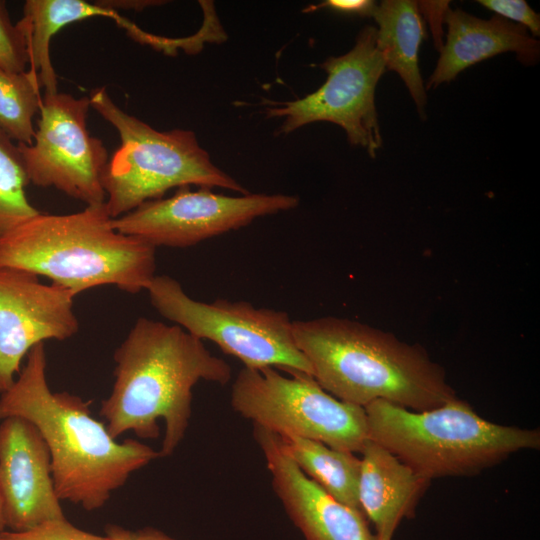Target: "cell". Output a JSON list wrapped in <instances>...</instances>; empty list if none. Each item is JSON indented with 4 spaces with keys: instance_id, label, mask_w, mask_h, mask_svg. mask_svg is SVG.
<instances>
[{
    "instance_id": "obj_6",
    "label": "cell",
    "mask_w": 540,
    "mask_h": 540,
    "mask_svg": "<svg viewBox=\"0 0 540 540\" xmlns=\"http://www.w3.org/2000/svg\"><path fill=\"white\" fill-rule=\"evenodd\" d=\"M89 99L90 106L118 131L121 139L102 180L111 218L160 199L172 188L195 185L249 193L211 161L193 131L156 130L122 110L105 87L93 89Z\"/></svg>"
},
{
    "instance_id": "obj_27",
    "label": "cell",
    "mask_w": 540,
    "mask_h": 540,
    "mask_svg": "<svg viewBox=\"0 0 540 540\" xmlns=\"http://www.w3.org/2000/svg\"><path fill=\"white\" fill-rule=\"evenodd\" d=\"M420 12L425 14L433 28L435 43L439 50L442 49V29L444 13L449 8L447 1H417Z\"/></svg>"
},
{
    "instance_id": "obj_9",
    "label": "cell",
    "mask_w": 540,
    "mask_h": 540,
    "mask_svg": "<svg viewBox=\"0 0 540 540\" xmlns=\"http://www.w3.org/2000/svg\"><path fill=\"white\" fill-rule=\"evenodd\" d=\"M327 73L322 86L307 96L266 108L268 117L283 123L278 134H289L317 121L339 125L353 146L376 157L382 137L375 106V88L385 72L377 47V28L365 26L354 47L344 55L329 57L319 65Z\"/></svg>"
},
{
    "instance_id": "obj_14",
    "label": "cell",
    "mask_w": 540,
    "mask_h": 540,
    "mask_svg": "<svg viewBox=\"0 0 540 540\" xmlns=\"http://www.w3.org/2000/svg\"><path fill=\"white\" fill-rule=\"evenodd\" d=\"M272 488L305 540H375L365 515L330 496L308 478L283 448L280 436L253 424Z\"/></svg>"
},
{
    "instance_id": "obj_4",
    "label": "cell",
    "mask_w": 540,
    "mask_h": 540,
    "mask_svg": "<svg viewBox=\"0 0 540 540\" xmlns=\"http://www.w3.org/2000/svg\"><path fill=\"white\" fill-rule=\"evenodd\" d=\"M105 203L70 214L39 213L0 240V268L43 276L74 296L112 285L130 294L155 276L156 248L116 231Z\"/></svg>"
},
{
    "instance_id": "obj_12",
    "label": "cell",
    "mask_w": 540,
    "mask_h": 540,
    "mask_svg": "<svg viewBox=\"0 0 540 540\" xmlns=\"http://www.w3.org/2000/svg\"><path fill=\"white\" fill-rule=\"evenodd\" d=\"M75 296L32 273L0 268V394L21 371L29 351L47 340L63 341L79 330Z\"/></svg>"
},
{
    "instance_id": "obj_22",
    "label": "cell",
    "mask_w": 540,
    "mask_h": 540,
    "mask_svg": "<svg viewBox=\"0 0 540 540\" xmlns=\"http://www.w3.org/2000/svg\"><path fill=\"white\" fill-rule=\"evenodd\" d=\"M29 67L25 38L17 24H12L5 2L0 1V69L22 73Z\"/></svg>"
},
{
    "instance_id": "obj_26",
    "label": "cell",
    "mask_w": 540,
    "mask_h": 540,
    "mask_svg": "<svg viewBox=\"0 0 540 540\" xmlns=\"http://www.w3.org/2000/svg\"><path fill=\"white\" fill-rule=\"evenodd\" d=\"M377 4L371 0H327L319 5L309 6L305 12H312L320 8H329L343 14L372 16Z\"/></svg>"
},
{
    "instance_id": "obj_2",
    "label": "cell",
    "mask_w": 540,
    "mask_h": 540,
    "mask_svg": "<svg viewBox=\"0 0 540 540\" xmlns=\"http://www.w3.org/2000/svg\"><path fill=\"white\" fill-rule=\"evenodd\" d=\"M26 358L13 385L0 394V420L19 417L32 423L48 447L60 501L98 510L132 473L159 458V451L134 439L117 442L91 415L89 401L53 392L44 343L35 345Z\"/></svg>"
},
{
    "instance_id": "obj_3",
    "label": "cell",
    "mask_w": 540,
    "mask_h": 540,
    "mask_svg": "<svg viewBox=\"0 0 540 540\" xmlns=\"http://www.w3.org/2000/svg\"><path fill=\"white\" fill-rule=\"evenodd\" d=\"M293 337L315 380L341 401L365 407L382 399L425 411L458 398L423 347L390 332L325 316L293 321Z\"/></svg>"
},
{
    "instance_id": "obj_21",
    "label": "cell",
    "mask_w": 540,
    "mask_h": 540,
    "mask_svg": "<svg viewBox=\"0 0 540 540\" xmlns=\"http://www.w3.org/2000/svg\"><path fill=\"white\" fill-rule=\"evenodd\" d=\"M28 184L18 146L0 130V240L40 213L28 200Z\"/></svg>"
},
{
    "instance_id": "obj_1",
    "label": "cell",
    "mask_w": 540,
    "mask_h": 540,
    "mask_svg": "<svg viewBox=\"0 0 540 540\" xmlns=\"http://www.w3.org/2000/svg\"><path fill=\"white\" fill-rule=\"evenodd\" d=\"M114 383L99 414L117 439L133 432L157 439L164 422L160 457L171 456L184 439L192 414L193 387L208 381L227 384L230 365L214 356L182 327L139 317L115 350Z\"/></svg>"
},
{
    "instance_id": "obj_15",
    "label": "cell",
    "mask_w": 540,
    "mask_h": 540,
    "mask_svg": "<svg viewBox=\"0 0 540 540\" xmlns=\"http://www.w3.org/2000/svg\"><path fill=\"white\" fill-rule=\"evenodd\" d=\"M443 22L448 26L447 41L440 50L427 88L450 82L469 66L500 53L515 52L525 65L535 64L539 59V41L529 36L522 25L501 16L484 20L460 9L448 8Z\"/></svg>"
},
{
    "instance_id": "obj_13",
    "label": "cell",
    "mask_w": 540,
    "mask_h": 540,
    "mask_svg": "<svg viewBox=\"0 0 540 540\" xmlns=\"http://www.w3.org/2000/svg\"><path fill=\"white\" fill-rule=\"evenodd\" d=\"M0 499L9 531H25L65 517L48 447L38 429L19 417L0 423Z\"/></svg>"
},
{
    "instance_id": "obj_19",
    "label": "cell",
    "mask_w": 540,
    "mask_h": 540,
    "mask_svg": "<svg viewBox=\"0 0 540 540\" xmlns=\"http://www.w3.org/2000/svg\"><path fill=\"white\" fill-rule=\"evenodd\" d=\"M279 436L289 457L308 478L338 502L361 511L358 495L360 458L353 452L334 449L320 441L293 435Z\"/></svg>"
},
{
    "instance_id": "obj_17",
    "label": "cell",
    "mask_w": 540,
    "mask_h": 540,
    "mask_svg": "<svg viewBox=\"0 0 540 540\" xmlns=\"http://www.w3.org/2000/svg\"><path fill=\"white\" fill-rule=\"evenodd\" d=\"M372 17L378 24L377 47L386 69L399 74L419 114L425 117L427 96L419 70L418 52L426 38V28L418 2L385 0L376 5Z\"/></svg>"
},
{
    "instance_id": "obj_20",
    "label": "cell",
    "mask_w": 540,
    "mask_h": 540,
    "mask_svg": "<svg viewBox=\"0 0 540 540\" xmlns=\"http://www.w3.org/2000/svg\"><path fill=\"white\" fill-rule=\"evenodd\" d=\"M41 102L39 79L34 72L0 69V130L11 140L32 145L36 130L33 118Z\"/></svg>"
},
{
    "instance_id": "obj_11",
    "label": "cell",
    "mask_w": 540,
    "mask_h": 540,
    "mask_svg": "<svg viewBox=\"0 0 540 540\" xmlns=\"http://www.w3.org/2000/svg\"><path fill=\"white\" fill-rule=\"evenodd\" d=\"M299 198L286 194L228 196L199 187L184 186L168 198L142 203L132 211L112 218L113 228L153 247L184 248L240 229L256 218L288 211Z\"/></svg>"
},
{
    "instance_id": "obj_29",
    "label": "cell",
    "mask_w": 540,
    "mask_h": 540,
    "mask_svg": "<svg viewBox=\"0 0 540 540\" xmlns=\"http://www.w3.org/2000/svg\"><path fill=\"white\" fill-rule=\"evenodd\" d=\"M6 530L5 523H4V517H3V508H2V502L0 499V534Z\"/></svg>"
},
{
    "instance_id": "obj_23",
    "label": "cell",
    "mask_w": 540,
    "mask_h": 540,
    "mask_svg": "<svg viewBox=\"0 0 540 540\" xmlns=\"http://www.w3.org/2000/svg\"><path fill=\"white\" fill-rule=\"evenodd\" d=\"M0 540H108L104 536L81 530L72 525L65 517L47 520L25 531L4 530Z\"/></svg>"
},
{
    "instance_id": "obj_25",
    "label": "cell",
    "mask_w": 540,
    "mask_h": 540,
    "mask_svg": "<svg viewBox=\"0 0 540 540\" xmlns=\"http://www.w3.org/2000/svg\"><path fill=\"white\" fill-rule=\"evenodd\" d=\"M104 531L108 540H176L152 527L129 530L116 524H108Z\"/></svg>"
},
{
    "instance_id": "obj_8",
    "label": "cell",
    "mask_w": 540,
    "mask_h": 540,
    "mask_svg": "<svg viewBox=\"0 0 540 540\" xmlns=\"http://www.w3.org/2000/svg\"><path fill=\"white\" fill-rule=\"evenodd\" d=\"M285 372L289 376L274 367L242 368L231 387L233 410L278 435L361 452L368 440L364 407L335 398L310 374Z\"/></svg>"
},
{
    "instance_id": "obj_10",
    "label": "cell",
    "mask_w": 540,
    "mask_h": 540,
    "mask_svg": "<svg viewBox=\"0 0 540 540\" xmlns=\"http://www.w3.org/2000/svg\"><path fill=\"white\" fill-rule=\"evenodd\" d=\"M89 97L44 94L32 145L18 143L29 183L53 187L88 205L105 203L108 153L86 126Z\"/></svg>"
},
{
    "instance_id": "obj_28",
    "label": "cell",
    "mask_w": 540,
    "mask_h": 540,
    "mask_svg": "<svg viewBox=\"0 0 540 540\" xmlns=\"http://www.w3.org/2000/svg\"><path fill=\"white\" fill-rule=\"evenodd\" d=\"M98 3L115 12H118L119 10L140 12L151 6L162 5L165 2L154 0H100Z\"/></svg>"
},
{
    "instance_id": "obj_5",
    "label": "cell",
    "mask_w": 540,
    "mask_h": 540,
    "mask_svg": "<svg viewBox=\"0 0 540 540\" xmlns=\"http://www.w3.org/2000/svg\"><path fill=\"white\" fill-rule=\"evenodd\" d=\"M364 410L368 439L429 481L472 476L513 453L540 447L539 429L487 421L459 398L425 411L377 399Z\"/></svg>"
},
{
    "instance_id": "obj_24",
    "label": "cell",
    "mask_w": 540,
    "mask_h": 540,
    "mask_svg": "<svg viewBox=\"0 0 540 540\" xmlns=\"http://www.w3.org/2000/svg\"><path fill=\"white\" fill-rule=\"evenodd\" d=\"M485 8L505 19L518 22L533 34L540 35V16L524 0H479Z\"/></svg>"
},
{
    "instance_id": "obj_16",
    "label": "cell",
    "mask_w": 540,
    "mask_h": 540,
    "mask_svg": "<svg viewBox=\"0 0 540 540\" xmlns=\"http://www.w3.org/2000/svg\"><path fill=\"white\" fill-rule=\"evenodd\" d=\"M360 453L361 511L375 528V540H392L401 521L414 517L430 481L369 439Z\"/></svg>"
},
{
    "instance_id": "obj_7",
    "label": "cell",
    "mask_w": 540,
    "mask_h": 540,
    "mask_svg": "<svg viewBox=\"0 0 540 540\" xmlns=\"http://www.w3.org/2000/svg\"><path fill=\"white\" fill-rule=\"evenodd\" d=\"M146 291L160 315L196 338L215 343L244 367L312 375L309 362L295 344L293 321L285 311L255 307L247 301L195 300L168 275H155Z\"/></svg>"
},
{
    "instance_id": "obj_18",
    "label": "cell",
    "mask_w": 540,
    "mask_h": 540,
    "mask_svg": "<svg viewBox=\"0 0 540 540\" xmlns=\"http://www.w3.org/2000/svg\"><path fill=\"white\" fill-rule=\"evenodd\" d=\"M91 17H109L117 21L118 12L103 7L97 1L83 0H27L19 26L27 45L28 69L39 79L44 94H55L57 75L50 57L52 37L65 26Z\"/></svg>"
}]
</instances>
